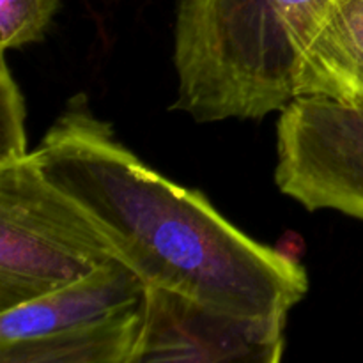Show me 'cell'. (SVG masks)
Wrapping results in <instances>:
<instances>
[{
  "mask_svg": "<svg viewBox=\"0 0 363 363\" xmlns=\"http://www.w3.org/2000/svg\"><path fill=\"white\" fill-rule=\"evenodd\" d=\"M301 96L363 108V0H332L298 64Z\"/></svg>",
  "mask_w": 363,
  "mask_h": 363,
  "instance_id": "52a82bcc",
  "label": "cell"
},
{
  "mask_svg": "<svg viewBox=\"0 0 363 363\" xmlns=\"http://www.w3.org/2000/svg\"><path fill=\"white\" fill-rule=\"evenodd\" d=\"M30 155L25 135V103L6 60L0 73V163Z\"/></svg>",
  "mask_w": 363,
  "mask_h": 363,
  "instance_id": "30bf717a",
  "label": "cell"
},
{
  "mask_svg": "<svg viewBox=\"0 0 363 363\" xmlns=\"http://www.w3.org/2000/svg\"><path fill=\"white\" fill-rule=\"evenodd\" d=\"M119 261L32 158L0 163V312Z\"/></svg>",
  "mask_w": 363,
  "mask_h": 363,
  "instance_id": "3957f363",
  "label": "cell"
},
{
  "mask_svg": "<svg viewBox=\"0 0 363 363\" xmlns=\"http://www.w3.org/2000/svg\"><path fill=\"white\" fill-rule=\"evenodd\" d=\"M140 330L142 301L91 325L0 344V363H131Z\"/></svg>",
  "mask_w": 363,
  "mask_h": 363,
  "instance_id": "ba28073f",
  "label": "cell"
},
{
  "mask_svg": "<svg viewBox=\"0 0 363 363\" xmlns=\"http://www.w3.org/2000/svg\"><path fill=\"white\" fill-rule=\"evenodd\" d=\"M275 179L308 211L333 209L363 220V108L294 98L277 124Z\"/></svg>",
  "mask_w": 363,
  "mask_h": 363,
  "instance_id": "277c9868",
  "label": "cell"
},
{
  "mask_svg": "<svg viewBox=\"0 0 363 363\" xmlns=\"http://www.w3.org/2000/svg\"><path fill=\"white\" fill-rule=\"evenodd\" d=\"M59 9V0H0V48L41 41Z\"/></svg>",
  "mask_w": 363,
  "mask_h": 363,
  "instance_id": "9c48e42d",
  "label": "cell"
},
{
  "mask_svg": "<svg viewBox=\"0 0 363 363\" xmlns=\"http://www.w3.org/2000/svg\"><path fill=\"white\" fill-rule=\"evenodd\" d=\"M286 323L240 318L190 296L145 286L133 362L275 363Z\"/></svg>",
  "mask_w": 363,
  "mask_h": 363,
  "instance_id": "5b68a950",
  "label": "cell"
},
{
  "mask_svg": "<svg viewBox=\"0 0 363 363\" xmlns=\"http://www.w3.org/2000/svg\"><path fill=\"white\" fill-rule=\"evenodd\" d=\"M332 0H181L174 110L262 119L294 99L298 64Z\"/></svg>",
  "mask_w": 363,
  "mask_h": 363,
  "instance_id": "7a4b0ae2",
  "label": "cell"
},
{
  "mask_svg": "<svg viewBox=\"0 0 363 363\" xmlns=\"http://www.w3.org/2000/svg\"><path fill=\"white\" fill-rule=\"evenodd\" d=\"M145 284L121 261L0 312V344L66 332L116 315L144 298Z\"/></svg>",
  "mask_w": 363,
  "mask_h": 363,
  "instance_id": "8992f818",
  "label": "cell"
},
{
  "mask_svg": "<svg viewBox=\"0 0 363 363\" xmlns=\"http://www.w3.org/2000/svg\"><path fill=\"white\" fill-rule=\"evenodd\" d=\"M32 158L145 286L277 323L307 293L300 262L238 229L201 191L142 162L92 116L84 96L60 113Z\"/></svg>",
  "mask_w": 363,
  "mask_h": 363,
  "instance_id": "6da1fadb",
  "label": "cell"
}]
</instances>
